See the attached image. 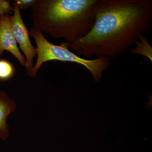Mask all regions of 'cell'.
Segmentation results:
<instances>
[{"label": "cell", "mask_w": 152, "mask_h": 152, "mask_svg": "<svg viewBox=\"0 0 152 152\" xmlns=\"http://www.w3.org/2000/svg\"><path fill=\"white\" fill-rule=\"evenodd\" d=\"M96 0H36L31 8L34 27L74 44L91 31Z\"/></svg>", "instance_id": "7a4b0ae2"}, {"label": "cell", "mask_w": 152, "mask_h": 152, "mask_svg": "<svg viewBox=\"0 0 152 152\" xmlns=\"http://www.w3.org/2000/svg\"><path fill=\"white\" fill-rule=\"evenodd\" d=\"M16 107L15 103L7 94L0 90V138L3 140H5L9 135L7 118L15 111Z\"/></svg>", "instance_id": "8992f818"}, {"label": "cell", "mask_w": 152, "mask_h": 152, "mask_svg": "<svg viewBox=\"0 0 152 152\" xmlns=\"http://www.w3.org/2000/svg\"><path fill=\"white\" fill-rule=\"evenodd\" d=\"M13 5L14 14L11 19L12 31L17 44L26 57L25 67L27 70L28 75L31 77L34 66L33 60L37 56V49L30 41L29 32L22 18L20 10L15 3H13Z\"/></svg>", "instance_id": "277c9868"}, {"label": "cell", "mask_w": 152, "mask_h": 152, "mask_svg": "<svg viewBox=\"0 0 152 152\" xmlns=\"http://www.w3.org/2000/svg\"><path fill=\"white\" fill-rule=\"evenodd\" d=\"M95 21L88 34L69 49L91 58H114L124 53L151 28V0H96Z\"/></svg>", "instance_id": "6da1fadb"}, {"label": "cell", "mask_w": 152, "mask_h": 152, "mask_svg": "<svg viewBox=\"0 0 152 152\" xmlns=\"http://www.w3.org/2000/svg\"><path fill=\"white\" fill-rule=\"evenodd\" d=\"M11 1L0 0V16L6 14H12L13 12V7L11 5Z\"/></svg>", "instance_id": "ba28073f"}, {"label": "cell", "mask_w": 152, "mask_h": 152, "mask_svg": "<svg viewBox=\"0 0 152 152\" xmlns=\"http://www.w3.org/2000/svg\"><path fill=\"white\" fill-rule=\"evenodd\" d=\"M12 16L6 14L0 16V56L4 51L10 52L23 66H26V59L18 48L11 26Z\"/></svg>", "instance_id": "5b68a950"}, {"label": "cell", "mask_w": 152, "mask_h": 152, "mask_svg": "<svg viewBox=\"0 0 152 152\" xmlns=\"http://www.w3.org/2000/svg\"><path fill=\"white\" fill-rule=\"evenodd\" d=\"M29 33L35 41L37 57L32 71L31 77H36L38 71L44 63L58 61L81 65L89 71L94 81L97 82L102 78L103 72L110 65V59L106 57L88 59L79 56L69 49L65 41L60 45L51 43L45 37L42 32L34 27L30 28Z\"/></svg>", "instance_id": "3957f363"}, {"label": "cell", "mask_w": 152, "mask_h": 152, "mask_svg": "<svg viewBox=\"0 0 152 152\" xmlns=\"http://www.w3.org/2000/svg\"><path fill=\"white\" fill-rule=\"evenodd\" d=\"M36 0H14L15 3L20 10L31 8L36 2Z\"/></svg>", "instance_id": "9c48e42d"}, {"label": "cell", "mask_w": 152, "mask_h": 152, "mask_svg": "<svg viewBox=\"0 0 152 152\" xmlns=\"http://www.w3.org/2000/svg\"><path fill=\"white\" fill-rule=\"evenodd\" d=\"M15 69L12 63L5 59H0V80H7L12 77Z\"/></svg>", "instance_id": "52a82bcc"}]
</instances>
